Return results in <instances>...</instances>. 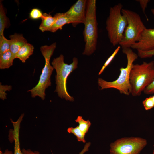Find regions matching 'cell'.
<instances>
[{"label": "cell", "instance_id": "1", "mask_svg": "<svg viewBox=\"0 0 154 154\" xmlns=\"http://www.w3.org/2000/svg\"><path fill=\"white\" fill-rule=\"evenodd\" d=\"M122 51L126 55L127 63L126 67L120 68V73L118 78L115 80L108 82L100 78L98 79L97 83L101 90L113 88L118 90L121 94L129 95L131 93L130 73L133 63L138 56L131 48H122Z\"/></svg>", "mask_w": 154, "mask_h": 154}, {"label": "cell", "instance_id": "2", "mask_svg": "<svg viewBox=\"0 0 154 154\" xmlns=\"http://www.w3.org/2000/svg\"><path fill=\"white\" fill-rule=\"evenodd\" d=\"M96 1H87L86 15L83 31L85 48L82 54L90 56L96 49L98 37V23L96 17Z\"/></svg>", "mask_w": 154, "mask_h": 154}, {"label": "cell", "instance_id": "3", "mask_svg": "<svg viewBox=\"0 0 154 154\" xmlns=\"http://www.w3.org/2000/svg\"><path fill=\"white\" fill-rule=\"evenodd\" d=\"M154 78V61L133 64L130 71L129 82L132 95L140 96Z\"/></svg>", "mask_w": 154, "mask_h": 154}, {"label": "cell", "instance_id": "4", "mask_svg": "<svg viewBox=\"0 0 154 154\" xmlns=\"http://www.w3.org/2000/svg\"><path fill=\"white\" fill-rule=\"evenodd\" d=\"M122 8L120 3L111 7L106 22L109 40L114 46L119 44L123 38L127 25L126 18L121 12Z\"/></svg>", "mask_w": 154, "mask_h": 154}, {"label": "cell", "instance_id": "5", "mask_svg": "<svg viewBox=\"0 0 154 154\" xmlns=\"http://www.w3.org/2000/svg\"><path fill=\"white\" fill-rule=\"evenodd\" d=\"M64 56L61 54L59 57L54 58L51 63L52 66L56 72V87L55 92L57 93L58 96L61 98L73 101V97L70 96L67 92L66 81L70 74L77 68L78 60L77 58L74 57L72 62L68 64L64 62Z\"/></svg>", "mask_w": 154, "mask_h": 154}, {"label": "cell", "instance_id": "6", "mask_svg": "<svg viewBox=\"0 0 154 154\" xmlns=\"http://www.w3.org/2000/svg\"><path fill=\"white\" fill-rule=\"evenodd\" d=\"M56 46V43L54 42L50 46L45 45L40 48V51L44 58L45 64L42 69L38 83L32 88L27 91L30 92L32 98L38 96L42 100L45 99V90L51 86L50 77L54 69L50 65V60Z\"/></svg>", "mask_w": 154, "mask_h": 154}, {"label": "cell", "instance_id": "7", "mask_svg": "<svg viewBox=\"0 0 154 154\" xmlns=\"http://www.w3.org/2000/svg\"><path fill=\"white\" fill-rule=\"evenodd\" d=\"M121 12L126 17L127 25L125 31L124 37L119 44L123 48H131L137 42L145 29L146 28L139 15L128 9H122Z\"/></svg>", "mask_w": 154, "mask_h": 154}, {"label": "cell", "instance_id": "8", "mask_svg": "<svg viewBox=\"0 0 154 154\" xmlns=\"http://www.w3.org/2000/svg\"><path fill=\"white\" fill-rule=\"evenodd\" d=\"M147 140L139 137H124L110 145V154H140L146 146Z\"/></svg>", "mask_w": 154, "mask_h": 154}, {"label": "cell", "instance_id": "9", "mask_svg": "<svg viewBox=\"0 0 154 154\" xmlns=\"http://www.w3.org/2000/svg\"><path fill=\"white\" fill-rule=\"evenodd\" d=\"M86 0H78L65 14L69 19L72 26L76 27L78 24H84L86 18Z\"/></svg>", "mask_w": 154, "mask_h": 154}, {"label": "cell", "instance_id": "10", "mask_svg": "<svg viewBox=\"0 0 154 154\" xmlns=\"http://www.w3.org/2000/svg\"><path fill=\"white\" fill-rule=\"evenodd\" d=\"M131 48L142 51L154 49V28L145 29L138 40L134 43Z\"/></svg>", "mask_w": 154, "mask_h": 154}, {"label": "cell", "instance_id": "11", "mask_svg": "<svg viewBox=\"0 0 154 154\" xmlns=\"http://www.w3.org/2000/svg\"><path fill=\"white\" fill-rule=\"evenodd\" d=\"M10 51L15 59L20 49L28 43L27 40L21 34L15 33L9 36Z\"/></svg>", "mask_w": 154, "mask_h": 154}, {"label": "cell", "instance_id": "12", "mask_svg": "<svg viewBox=\"0 0 154 154\" xmlns=\"http://www.w3.org/2000/svg\"><path fill=\"white\" fill-rule=\"evenodd\" d=\"M24 116V114H21L16 121H14L11 119H10L13 127L12 133L13 139L14 142L13 154H24L20 149L19 140V133L21 123Z\"/></svg>", "mask_w": 154, "mask_h": 154}, {"label": "cell", "instance_id": "13", "mask_svg": "<svg viewBox=\"0 0 154 154\" xmlns=\"http://www.w3.org/2000/svg\"><path fill=\"white\" fill-rule=\"evenodd\" d=\"M54 17L55 21L50 31L51 32H55L59 29H62L65 25L71 23L70 20L64 13H57Z\"/></svg>", "mask_w": 154, "mask_h": 154}, {"label": "cell", "instance_id": "14", "mask_svg": "<svg viewBox=\"0 0 154 154\" xmlns=\"http://www.w3.org/2000/svg\"><path fill=\"white\" fill-rule=\"evenodd\" d=\"M33 46L27 43L22 46L18 51L15 58L19 59L22 63H25L26 60L33 53Z\"/></svg>", "mask_w": 154, "mask_h": 154}, {"label": "cell", "instance_id": "15", "mask_svg": "<svg viewBox=\"0 0 154 154\" xmlns=\"http://www.w3.org/2000/svg\"><path fill=\"white\" fill-rule=\"evenodd\" d=\"M42 21L39 29L42 32L50 31L55 21V19L50 14L44 13L41 18Z\"/></svg>", "mask_w": 154, "mask_h": 154}, {"label": "cell", "instance_id": "16", "mask_svg": "<svg viewBox=\"0 0 154 154\" xmlns=\"http://www.w3.org/2000/svg\"><path fill=\"white\" fill-rule=\"evenodd\" d=\"M15 59L10 50L0 55V68H9L13 65Z\"/></svg>", "mask_w": 154, "mask_h": 154}, {"label": "cell", "instance_id": "17", "mask_svg": "<svg viewBox=\"0 0 154 154\" xmlns=\"http://www.w3.org/2000/svg\"><path fill=\"white\" fill-rule=\"evenodd\" d=\"M8 18L6 16L1 1L0 2V36L4 35V29L7 26Z\"/></svg>", "mask_w": 154, "mask_h": 154}, {"label": "cell", "instance_id": "18", "mask_svg": "<svg viewBox=\"0 0 154 154\" xmlns=\"http://www.w3.org/2000/svg\"><path fill=\"white\" fill-rule=\"evenodd\" d=\"M76 122L78 123V127L80 130L85 135L88 132L91 126V123L89 120L84 119L81 116H78L75 120Z\"/></svg>", "mask_w": 154, "mask_h": 154}, {"label": "cell", "instance_id": "19", "mask_svg": "<svg viewBox=\"0 0 154 154\" xmlns=\"http://www.w3.org/2000/svg\"><path fill=\"white\" fill-rule=\"evenodd\" d=\"M67 131L68 133H72L75 135L78 141L83 143L86 142L84 138L85 135L80 130L78 126L74 128L69 127Z\"/></svg>", "mask_w": 154, "mask_h": 154}, {"label": "cell", "instance_id": "20", "mask_svg": "<svg viewBox=\"0 0 154 154\" xmlns=\"http://www.w3.org/2000/svg\"><path fill=\"white\" fill-rule=\"evenodd\" d=\"M10 50L9 40L4 35L0 36V55Z\"/></svg>", "mask_w": 154, "mask_h": 154}, {"label": "cell", "instance_id": "21", "mask_svg": "<svg viewBox=\"0 0 154 154\" xmlns=\"http://www.w3.org/2000/svg\"><path fill=\"white\" fill-rule=\"evenodd\" d=\"M120 46H119L115 50L111 55L108 58L102 66L98 73V75H100L103 72L112 60L119 52Z\"/></svg>", "mask_w": 154, "mask_h": 154}, {"label": "cell", "instance_id": "22", "mask_svg": "<svg viewBox=\"0 0 154 154\" xmlns=\"http://www.w3.org/2000/svg\"><path fill=\"white\" fill-rule=\"evenodd\" d=\"M11 85H2L0 84V98L1 100H4L7 98V93L6 92L10 91L12 89Z\"/></svg>", "mask_w": 154, "mask_h": 154}, {"label": "cell", "instance_id": "23", "mask_svg": "<svg viewBox=\"0 0 154 154\" xmlns=\"http://www.w3.org/2000/svg\"><path fill=\"white\" fill-rule=\"evenodd\" d=\"M143 106L146 110L151 109L154 107V101L152 96L146 98L142 102Z\"/></svg>", "mask_w": 154, "mask_h": 154}, {"label": "cell", "instance_id": "24", "mask_svg": "<svg viewBox=\"0 0 154 154\" xmlns=\"http://www.w3.org/2000/svg\"><path fill=\"white\" fill-rule=\"evenodd\" d=\"M43 16L41 11L39 9L35 8L32 9L29 13L30 18L33 19H37L41 18Z\"/></svg>", "mask_w": 154, "mask_h": 154}, {"label": "cell", "instance_id": "25", "mask_svg": "<svg viewBox=\"0 0 154 154\" xmlns=\"http://www.w3.org/2000/svg\"><path fill=\"white\" fill-rule=\"evenodd\" d=\"M137 50L138 57L141 58H151L154 56V49L147 51Z\"/></svg>", "mask_w": 154, "mask_h": 154}, {"label": "cell", "instance_id": "26", "mask_svg": "<svg viewBox=\"0 0 154 154\" xmlns=\"http://www.w3.org/2000/svg\"><path fill=\"white\" fill-rule=\"evenodd\" d=\"M143 92L146 94H154V78L151 83L145 89Z\"/></svg>", "mask_w": 154, "mask_h": 154}, {"label": "cell", "instance_id": "27", "mask_svg": "<svg viewBox=\"0 0 154 154\" xmlns=\"http://www.w3.org/2000/svg\"><path fill=\"white\" fill-rule=\"evenodd\" d=\"M137 2L139 3L140 6L142 9L143 13L145 15V11L148 3L150 1L149 0H137Z\"/></svg>", "mask_w": 154, "mask_h": 154}, {"label": "cell", "instance_id": "28", "mask_svg": "<svg viewBox=\"0 0 154 154\" xmlns=\"http://www.w3.org/2000/svg\"><path fill=\"white\" fill-rule=\"evenodd\" d=\"M24 154H39L40 153L37 151H32L31 150L28 149H26L23 148L21 150Z\"/></svg>", "mask_w": 154, "mask_h": 154}, {"label": "cell", "instance_id": "29", "mask_svg": "<svg viewBox=\"0 0 154 154\" xmlns=\"http://www.w3.org/2000/svg\"><path fill=\"white\" fill-rule=\"evenodd\" d=\"M91 145V143L88 142L86 143L83 149L79 153V154H84L85 153L88 151L89 150V148Z\"/></svg>", "mask_w": 154, "mask_h": 154}, {"label": "cell", "instance_id": "30", "mask_svg": "<svg viewBox=\"0 0 154 154\" xmlns=\"http://www.w3.org/2000/svg\"><path fill=\"white\" fill-rule=\"evenodd\" d=\"M0 154H13V153L11 151H9L8 149H7L3 153L0 150Z\"/></svg>", "mask_w": 154, "mask_h": 154}, {"label": "cell", "instance_id": "31", "mask_svg": "<svg viewBox=\"0 0 154 154\" xmlns=\"http://www.w3.org/2000/svg\"><path fill=\"white\" fill-rule=\"evenodd\" d=\"M151 11L152 14L154 15V8H152L151 10Z\"/></svg>", "mask_w": 154, "mask_h": 154}, {"label": "cell", "instance_id": "32", "mask_svg": "<svg viewBox=\"0 0 154 154\" xmlns=\"http://www.w3.org/2000/svg\"><path fill=\"white\" fill-rule=\"evenodd\" d=\"M153 146L154 149H153V152H152V154H154V145H153Z\"/></svg>", "mask_w": 154, "mask_h": 154}, {"label": "cell", "instance_id": "33", "mask_svg": "<svg viewBox=\"0 0 154 154\" xmlns=\"http://www.w3.org/2000/svg\"><path fill=\"white\" fill-rule=\"evenodd\" d=\"M152 98L153 99V100L154 101V95L153 96H152Z\"/></svg>", "mask_w": 154, "mask_h": 154}]
</instances>
